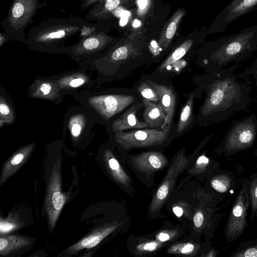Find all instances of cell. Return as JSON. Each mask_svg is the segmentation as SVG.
Listing matches in <instances>:
<instances>
[{"label": "cell", "mask_w": 257, "mask_h": 257, "mask_svg": "<svg viewBox=\"0 0 257 257\" xmlns=\"http://www.w3.org/2000/svg\"><path fill=\"white\" fill-rule=\"evenodd\" d=\"M235 77H226L215 81L209 87L201 113L204 116L223 112L225 117L234 110L242 98H245L247 88Z\"/></svg>", "instance_id": "obj_1"}, {"label": "cell", "mask_w": 257, "mask_h": 257, "mask_svg": "<svg viewBox=\"0 0 257 257\" xmlns=\"http://www.w3.org/2000/svg\"><path fill=\"white\" fill-rule=\"evenodd\" d=\"M220 41V44L211 57L212 60L225 64L240 60L257 50V25L223 36Z\"/></svg>", "instance_id": "obj_2"}, {"label": "cell", "mask_w": 257, "mask_h": 257, "mask_svg": "<svg viewBox=\"0 0 257 257\" xmlns=\"http://www.w3.org/2000/svg\"><path fill=\"white\" fill-rule=\"evenodd\" d=\"M257 132V121L253 115L244 118L232 126L226 134L219 149L226 156L245 150L253 144Z\"/></svg>", "instance_id": "obj_3"}, {"label": "cell", "mask_w": 257, "mask_h": 257, "mask_svg": "<svg viewBox=\"0 0 257 257\" xmlns=\"http://www.w3.org/2000/svg\"><path fill=\"white\" fill-rule=\"evenodd\" d=\"M250 207L248 180L245 181L234 200L224 230L227 242L235 241L248 226L246 220L247 211Z\"/></svg>", "instance_id": "obj_4"}, {"label": "cell", "mask_w": 257, "mask_h": 257, "mask_svg": "<svg viewBox=\"0 0 257 257\" xmlns=\"http://www.w3.org/2000/svg\"><path fill=\"white\" fill-rule=\"evenodd\" d=\"M66 201L61 190L60 159L58 157L51 171L44 200V207L49 228L53 230Z\"/></svg>", "instance_id": "obj_5"}, {"label": "cell", "mask_w": 257, "mask_h": 257, "mask_svg": "<svg viewBox=\"0 0 257 257\" xmlns=\"http://www.w3.org/2000/svg\"><path fill=\"white\" fill-rule=\"evenodd\" d=\"M168 134L165 130L155 128L122 131L115 132V140L121 147L128 150L161 145L166 140Z\"/></svg>", "instance_id": "obj_6"}, {"label": "cell", "mask_w": 257, "mask_h": 257, "mask_svg": "<svg viewBox=\"0 0 257 257\" xmlns=\"http://www.w3.org/2000/svg\"><path fill=\"white\" fill-rule=\"evenodd\" d=\"M136 97L130 95L110 94L91 97L88 102L91 107L105 119H109L134 103Z\"/></svg>", "instance_id": "obj_7"}, {"label": "cell", "mask_w": 257, "mask_h": 257, "mask_svg": "<svg viewBox=\"0 0 257 257\" xmlns=\"http://www.w3.org/2000/svg\"><path fill=\"white\" fill-rule=\"evenodd\" d=\"M146 82L152 86L158 93L160 97L159 103L162 106L166 115L165 122L161 126V128L169 133L175 110V94L170 87L158 84L149 80H147Z\"/></svg>", "instance_id": "obj_8"}, {"label": "cell", "mask_w": 257, "mask_h": 257, "mask_svg": "<svg viewBox=\"0 0 257 257\" xmlns=\"http://www.w3.org/2000/svg\"><path fill=\"white\" fill-rule=\"evenodd\" d=\"M187 163V160L184 156V153L181 152L177 156L171 168H170L171 171V177H169V174L168 173L166 179L157 192L156 197L152 203V207L151 209H154V210L157 209V208L163 203V201L168 197L169 192L171 191L173 184L175 181L176 178L179 173L183 170L186 165Z\"/></svg>", "instance_id": "obj_9"}, {"label": "cell", "mask_w": 257, "mask_h": 257, "mask_svg": "<svg viewBox=\"0 0 257 257\" xmlns=\"http://www.w3.org/2000/svg\"><path fill=\"white\" fill-rule=\"evenodd\" d=\"M257 7V0H233L219 16L220 29L223 30L233 21Z\"/></svg>", "instance_id": "obj_10"}, {"label": "cell", "mask_w": 257, "mask_h": 257, "mask_svg": "<svg viewBox=\"0 0 257 257\" xmlns=\"http://www.w3.org/2000/svg\"><path fill=\"white\" fill-rule=\"evenodd\" d=\"M35 148V144L23 147L15 153L4 164L0 178V186L24 164Z\"/></svg>", "instance_id": "obj_11"}, {"label": "cell", "mask_w": 257, "mask_h": 257, "mask_svg": "<svg viewBox=\"0 0 257 257\" xmlns=\"http://www.w3.org/2000/svg\"><path fill=\"white\" fill-rule=\"evenodd\" d=\"M116 224L100 227L93 230L76 243L69 247L66 251L73 254L84 248H91L96 246L105 237L113 231L117 227Z\"/></svg>", "instance_id": "obj_12"}, {"label": "cell", "mask_w": 257, "mask_h": 257, "mask_svg": "<svg viewBox=\"0 0 257 257\" xmlns=\"http://www.w3.org/2000/svg\"><path fill=\"white\" fill-rule=\"evenodd\" d=\"M143 106V103L139 102L133 104L119 118L113 121L112 131L116 132L131 128H143L148 127L145 121H140L136 116L137 111Z\"/></svg>", "instance_id": "obj_13"}, {"label": "cell", "mask_w": 257, "mask_h": 257, "mask_svg": "<svg viewBox=\"0 0 257 257\" xmlns=\"http://www.w3.org/2000/svg\"><path fill=\"white\" fill-rule=\"evenodd\" d=\"M132 159L138 169L147 172L161 169L168 162L166 157L158 152H145Z\"/></svg>", "instance_id": "obj_14"}, {"label": "cell", "mask_w": 257, "mask_h": 257, "mask_svg": "<svg viewBox=\"0 0 257 257\" xmlns=\"http://www.w3.org/2000/svg\"><path fill=\"white\" fill-rule=\"evenodd\" d=\"M142 100L145 107L143 117L148 127L151 128L161 127L166 119V115L161 105L144 98Z\"/></svg>", "instance_id": "obj_15"}, {"label": "cell", "mask_w": 257, "mask_h": 257, "mask_svg": "<svg viewBox=\"0 0 257 257\" xmlns=\"http://www.w3.org/2000/svg\"><path fill=\"white\" fill-rule=\"evenodd\" d=\"M59 87L56 82L51 80L37 79L32 85L33 97L53 100L59 97Z\"/></svg>", "instance_id": "obj_16"}, {"label": "cell", "mask_w": 257, "mask_h": 257, "mask_svg": "<svg viewBox=\"0 0 257 257\" xmlns=\"http://www.w3.org/2000/svg\"><path fill=\"white\" fill-rule=\"evenodd\" d=\"M29 237L25 236L10 235L0 238V254L6 255L30 244Z\"/></svg>", "instance_id": "obj_17"}, {"label": "cell", "mask_w": 257, "mask_h": 257, "mask_svg": "<svg viewBox=\"0 0 257 257\" xmlns=\"http://www.w3.org/2000/svg\"><path fill=\"white\" fill-rule=\"evenodd\" d=\"M236 185L234 176L228 172L223 171L214 175L210 180L212 188L219 194H226Z\"/></svg>", "instance_id": "obj_18"}, {"label": "cell", "mask_w": 257, "mask_h": 257, "mask_svg": "<svg viewBox=\"0 0 257 257\" xmlns=\"http://www.w3.org/2000/svg\"><path fill=\"white\" fill-rule=\"evenodd\" d=\"M104 158L107 169L114 179L121 183H126L128 179L127 175L109 150L105 151Z\"/></svg>", "instance_id": "obj_19"}, {"label": "cell", "mask_w": 257, "mask_h": 257, "mask_svg": "<svg viewBox=\"0 0 257 257\" xmlns=\"http://www.w3.org/2000/svg\"><path fill=\"white\" fill-rule=\"evenodd\" d=\"M85 75L76 73L66 74L58 79L57 83L59 88H76L83 86L88 81Z\"/></svg>", "instance_id": "obj_20"}, {"label": "cell", "mask_w": 257, "mask_h": 257, "mask_svg": "<svg viewBox=\"0 0 257 257\" xmlns=\"http://www.w3.org/2000/svg\"><path fill=\"white\" fill-rule=\"evenodd\" d=\"M194 101V94L192 93L181 112L179 118L177 134H179L185 130L192 120V107Z\"/></svg>", "instance_id": "obj_21"}, {"label": "cell", "mask_w": 257, "mask_h": 257, "mask_svg": "<svg viewBox=\"0 0 257 257\" xmlns=\"http://www.w3.org/2000/svg\"><path fill=\"white\" fill-rule=\"evenodd\" d=\"M193 43L192 40H188L177 48L169 57L161 64L158 70L163 71L169 65H172L180 59L191 47Z\"/></svg>", "instance_id": "obj_22"}, {"label": "cell", "mask_w": 257, "mask_h": 257, "mask_svg": "<svg viewBox=\"0 0 257 257\" xmlns=\"http://www.w3.org/2000/svg\"><path fill=\"white\" fill-rule=\"evenodd\" d=\"M248 190L250 200V221L253 222L257 217V173L248 180Z\"/></svg>", "instance_id": "obj_23"}, {"label": "cell", "mask_w": 257, "mask_h": 257, "mask_svg": "<svg viewBox=\"0 0 257 257\" xmlns=\"http://www.w3.org/2000/svg\"><path fill=\"white\" fill-rule=\"evenodd\" d=\"M231 257H257V240H249L240 244Z\"/></svg>", "instance_id": "obj_24"}, {"label": "cell", "mask_w": 257, "mask_h": 257, "mask_svg": "<svg viewBox=\"0 0 257 257\" xmlns=\"http://www.w3.org/2000/svg\"><path fill=\"white\" fill-rule=\"evenodd\" d=\"M138 92L147 100L156 102H160V97L158 92L150 84L146 82H142L138 87Z\"/></svg>", "instance_id": "obj_25"}, {"label": "cell", "mask_w": 257, "mask_h": 257, "mask_svg": "<svg viewBox=\"0 0 257 257\" xmlns=\"http://www.w3.org/2000/svg\"><path fill=\"white\" fill-rule=\"evenodd\" d=\"M0 118L1 127L4 123L12 122L15 119L11 106L2 96H1L0 99Z\"/></svg>", "instance_id": "obj_26"}, {"label": "cell", "mask_w": 257, "mask_h": 257, "mask_svg": "<svg viewBox=\"0 0 257 257\" xmlns=\"http://www.w3.org/2000/svg\"><path fill=\"white\" fill-rule=\"evenodd\" d=\"M20 223L18 222V217L13 214L9 216L7 219L1 218L0 231L1 235L9 233L21 227Z\"/></svg>", "instance_id": "obj_27"}, {"label": "cell", "mask_w": 257, "mask_h": 257, "mask_svg": "<svg viewBox=\"0 0 257 257\" xmlns=\"http://www.w3.org/2000/svg\"><path fill=\"white\" fill-rule=\"evenodd\" d=\"M84 125V118L81 115L73 116L69 121V128L72 136L76 138L81 134Z\"/></svg>", "instance_id": "obj_28"}, {"label": "cell", "mask_w": 257, "mask_h": 257, "mask_svg": "<svg viewBox=\"0 0 257 257\" xmlns=\"http://www.w3.org/2000/svg\"><path fill=\"white\" fill-rule=\"evenodd\" d=\"M26 1L21 0L16 2L12 9V14L14 20L24 19V17L32 10L31 7L26 4Z\"/></svg>", "instance_id": "obj_29"}, {"label": "cell", "mask_w": 257, "mask_h": 257, "mask_svg": "<svg viewBox=\"0 0 257 257\" xmlns=\"http://www.w3.org/2000/svg\"><path fill=\"white\" fill-rule=\"evenodd\" d=\"M182 14L178 13L174 17L169 23L166 31L165 38L160 43L161 45L165 49L168 46L170 40L175 34L177 23L182 17Z\"/></svg>", "instance_id": "obj_30"}, {"label": "cell", "mask_w": 257, "mask_h": 257, "mask_svg": "<svg viewBox=\"0 0 257 257\" xmlns=\"http://www.w3.org/2000/svg\"><path fill=\"white\" fill-rule=\"evenodd\" d=\"M101 44V42L98 39L95 37L89 38L83 42L81 52H94L100 47Z\"/></svg>", "instance_id": "obj_31"}, {"label": "cell", "mask_w": 257, "mask_h": 257, "mask_svg": "<svg viewBox=\"0 0 257 257\" xmlns=\"http://www.w3.org/2000/svg\"><path fill=\"white\" fill-rule=\"evenodd\" d=\"M66 35V32L64 30L60 29L56 31H54L49 33V34H46L44 36V37H42V39L47 40H53V39H60L63 37H64Z\"/></svg>", "instance_id": "obj_32"}, {"label": "cell", "mask_w": 257, "mask_h": 257, "mask_svg": "<svg viewBox=\"0 0 257 257\" xmlns=\"http://www.w3.org/2000/svg\"><path fill=\"white\" fill-rule=\"evenodd\" d=\"M204 216L201 211L197 212L193 218V222L195 226L197 227H200L203 224Z\"/></svg>", "instance_id": "obj_33"}, {"label": "cell", "mask_w": 257, "mask_h": 257, "mask_svg": "<svg viewBox=\"0 0 257 257\" xmlns=\"http://www.w3.org/2000/svg\"><path fill=\"white\" fill-rule=\"evenodd\" d=\"M130 15V12L128 11L124 10L120 15V20L119 25L120 26H124L126 24L128 20V17Z\"/></svg>", "instance_id": "obj_34"}, {"label": "cell", "mask_w": 257, "mask_h": 257, "mask_svg": "<svg viewBox=\"0 0 257 257\" xmlns=\"http://www.w3.org/2000/svg\"><path fill=\"white\" fill-rule=\"evenodd\" d=\"M119 4V0H108L105 3V8L108 10L115 9Z\"/></svg>", "instance_id": "obj_35"}, {"label": "cell", "mask_w": 257, "mask_h": 257, "mask_svg": "<svg viewBox=\"0 0 257 257\" xmlns=\"http://www.w3.org/2000/svg\"><path fill=\"white\" fill-rule=\"evenodd\" d=\"M158 245L156 241H151L145 243L143 246V249L148 251H153L156 249Z\"/></svg>", "instance_id": "obj_36"}, {"label": "cell", "mask_w": 257, "mask_h": 257, "mask_svg": "<svg viewBox=\"0 0 257 257\" xmlns=\"http://www.w3.org/2000/svg\"><path fill=\"white\" fill-rule=\"evenodd\" d=\"M194 249V245L191 243H187L183 246L181 251L183 253H191Z\"/></svg>", "instance_id": "obj_37"}, {"label": "cell", "mask_w": 257, "mask_h": 257, "mask_svg": "<svg viewBox=\"0 0 257 257\" xmlns=\"http://www.w3.org/2000/svg\"><path fill=\"white\" fill-rule=\"evenodd\" d=\"M158 238L161 241H166L170 239V236L167 233L162 232L160 233Z\"/></svg>", "instance_id": "obj_38"}, {"label": "cell", "mask_w": 257, "mask_h": 257, "mask_svg": "<svg viewBox=\"0 0 257 257\" xmlns=\"http://www.w3.org/2000/svg\"><path fill=\"white\" fill-rule=\"evenodd\" d=\"M173 211L175 214L178 217L181 216L183 213V210L182 208L178 206L174 207L173 208Z\"/></svg>", "instance_id": "obj_39"}, {"label": "cell", "mask_w": 257, "mask_h": 257, "mask_svg": "<svg viewBox=\"0 0 257 257\" xmlns=\"http://www.w3.org/2000/svg\"><path fill=\"white\" fill-rule=\"evenodd\" d=\"M148 0H138L139 8L141 9H144L147 6Z\"/></svg>", "instance_id": "obj_40"}, {"label": "cell", "mask_w": 257, "mask_h": 257, "mask_svg": "<svg viewBox=\"0 0 257 257\" xmlns=\"http://www.w3.org/2000/svg\"><path fill=\"white\" fill-rule=\"evenodd\" d=\"M124 10L121 7L117 8L115 9V10L113 12L114 15L117 17H120V15L122 12H123Z\"/></svg>", "instance_id": "obj_41"}, {"label": "cell", "mask_w": 257, "mask_h": 257, "mask_svg": "<svg viewBox=\"0 0 257 257\" xmlns=\"http://www.w3.org/2000/svg\"><path fill=\"white\" fill-rule=\"evenodd\" d=\"M141 25V22L139 20L136 19L134 21L133 26L134 27L137 28Z\"/></svg>", "instance_id": "obj_42"}, {"label": "cell", "mask_w": 257, "mask_h": 257, "mask_svg": "<svg viewBox=\"0 0 257 257\" xmlns=\"http://www.w3.org/2000/svg\"><path fill=\"white\" fill-rule=\"evenodd\" d=\"M256 64H257V59H256ZM255 74H256V73H257V71L255 72ZM256 83H257V74H256Z\"/></svg>", "instance_id": "obj_43"}, {"label": "cell", "mask_w": 257, "mask_h": 257, "mask_svg": "<svg viewBox=\"0 0 257 257\" xmlns=\"http://www.w3.org/2000/svg\"><path fill=\"white\" fill-rule=\"evenodd\" d=\"M255 154L256 156V158H257V149L255 151Z\"/></svg>", "instance_id": "obj_44"}]
</instances>
